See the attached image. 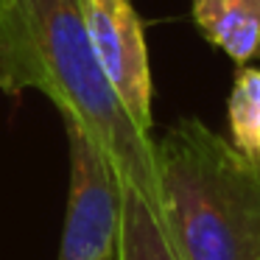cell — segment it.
<instances>
[{"label": "cell", "instance_id": "obj_1", "mask_svg": "<svg viewBox=\"0 0 260 260\" xmlns=\"http://www.w3.org/2000/svg\"><path fill=\"white\" fill-rule=\"evenodd\" d=\"M0 90L51 98L159 215L154 140L132 120L98 64L79 0H0Z\"/></svg>", "mask_w": 260, "mask_h": 260}, {"label": "cell", "instance_id": "obj_2", "mask_svg": "<svg viewBox=\"0 0 260 260\" xmlns=\"http://www.w3.org/2000/svg\"><path fill=\"white\" fill-rule=\"evenodd\" d=\"M159 221L179 260H260V159L199 118L157 143Z\"/></svg>", "mask_w": 260, "mask_h": 260}, {"label": "cell", "instance_id": "obj_3", "mask_svg": "<svg viewBox=\"0 0 260 260\" xmlns=\"http://www.w3.org/2000/svg\"><path fill=\"white\" fill-rule=\"evenodd\" d=\"M70 193L56 260H120L123 179L81 126L64 120Z\"/></svg>", "mask_w": 260, "mask_h": 260}, {"label": "cell", "instance_id": "obj_4", "mask_svg": "<svg viewBox=\"0 0 260 260\" xmlns=\"http://www.w3.org/2000/svg\"><path fill=\"white\" fill-rule=\"evenodd\" d=\"M81 20L101 70L123 101L126 112L146 135H151V64L146 31L132 0H79Z\"/></svg>", "mask_w": 260, "mask_h": 260}, {"label": "cell", "instance_id": "obj_5", "mask_svg": "<svg viewBox=\"0 0 260 260\" xmlns=\"http://www.w3.org/2000/svg\"><path fill=\"white\" fill-rule=\"evenodd\" d=\"M202 37L235 64L260 59V0H190Z\"/></svg>", "mask_w": 260, "mask_h": 260}, {"label": "cell", "instance_id": "obj_6", "mask_svg": "<svg viewBox=\"0 0 260 260\" xmlns=\"http://www.w3.org/2000/svg\"><path fill=\"white\" fill-rule=\"evenodd\" d=\"M120 260H179L157 210L137 190L123 185Z\"/></svg>", "mask_w": 260, "mask_h": 260}, {"label": "cell", "instance_id": "obj_7", "mask_svg": "<svg viewBox=\"0 0 260 260\" xmlns=\"http://www.w3.org/2000/svg\"><path fill=\"white\" fill-rule=\"evenodd\" d=\"M230 143L246 157L260 159V68L241 64L226 101Z\"/></svg>", "mask_w": 260, "mask_h": 260}]
</instances>
